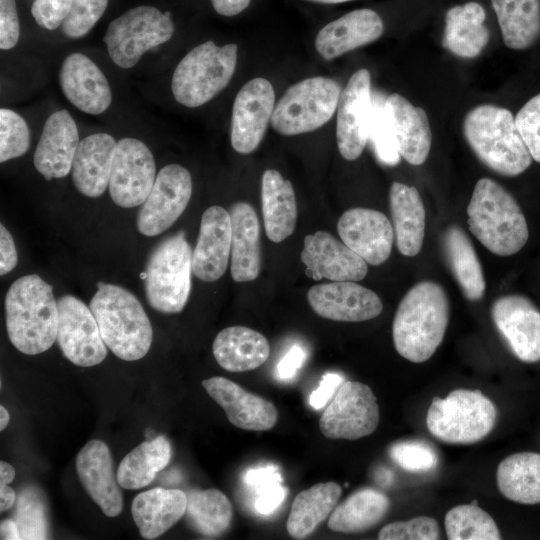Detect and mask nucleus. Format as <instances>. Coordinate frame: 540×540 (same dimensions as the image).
Wrapping results in <instances>:
<instances>
[{
    "label": "nucleus",
    "instance_id": "f257e3e1",
    "mask_svg": "<svg viewBox=\"0 0 540 540\" xmlns=\"http://www.w3.org/2000/svg\"><path fill=\"white\" fill-rule=\"evenodd\" d=\"M449 322V301L437 282L424 280L401 299L392 324V337L399 355L413 363L433 356L441 345Z\"/></svg>",
    "mask_w": 540,
    "mask_h": 540
},
{
    "label": "nucleus",
    "instance_id": "f03ea898",
    "mask_svg": "<svg viewBox=\"0 0 540 540\" xmlns=\"http://www.w3.org/2000/svg\"><path fill=\"white\" fill-rule=\"evenodd\" d=\"M5 317L12 345L27 355L48 350L57 338L58 305L52 286L39 275L15 280L5 297Z\"/></svg>",
    "mask_w": 540,
    "mask_h": 540
},
{
    "label": "nucleus",
    "instance_id": "7ed1b4c3",
    "mask_svg": "<svg viewBox=\"0 0 540 540\" xmlns=\"http://www.w3.org/2000/svg\"><path fill=\"white\" fill-rule=\"evenodd\" d=\"M464 137L477 158L497 174L515 177L529 168L531 154L506 108L481 104L467 112Z\"/></svg>",
    "mask_w": 540,
    "mask_h": 540
},
{
    "label": "nucleus",
    "instance_id": "20e7f679",
    "mask_svg": "<svg viewBox=\"0 0 540 540\" xmlns=\"http://www.w3.org/2000/svg\"><path fill=\"white\" fill-rule=\"evenodd\" d=\"M467 216L471 233L495 255H514L528 241V225L520 205L491 178L477 181L467 206Z\"/></svg>",
    "mask_w": 540,
    "mask_h": 540
},
{
    "label": "nucleus",
    "instance_id": "39448f33",
    "mask_svg": "<svg viewBox=\"0 0 540 540\" xmlns=\"http://www.w3.org/2000/svg\"><path fill=\"white\" fill-rule=\"evenodd\" d=\"M90 309L104 343L118 358L135 361L147 354L153 338L152 326L133 293L118 285L98 282Z\"/></svg>",
    "mask_w": 540,
    "mask_h": 540
},
{
    "label": "nucleus",
    "instance_id": "423d86ee",
    "mask_svg": "<svg viewBox=\"0 0 540 540\" xmlns=\"http://www.w3.org/2000/svg\"><path fill=\"white\" fill-rule=\"evenodd\" d=\"M235 43L222 47L213 41L190 50L176 66L171 89L175 100L196 108L214 98L230 82L237 64Z\"/></svg>",
    "mask_w": 540,
    "mask_h": 540
},
{
    "label": "nucleus",
    "instance_id": "0eeeda50",
    "mask_svg": "<svg viewBox=\"0 0 540 540\" xmlns=\"http://www.w3.org/2000/svg\"><path fill=\"white\" fill-rule=\"evenodd\" d=\"M497 409L479 390L456 389L447 397H434L426 424L438 440L449 444H472L494 428Z\"/></svg>",
    "mask_w": 540,
    "mask_h": 540
},
{
    "label": "nucleus",
    "instance_id": "6e6552de",
    "mask_svg": "<svg viewBox=\"0 0 540 540\" xmlns=\"http://www.w3.org/2000/svg\"><path fill=\"white\" fill-rule=\"evenodd\" d=\"M192 254L183 232L152 250L145 271V292L153 309L165 314L183 310L191 290Z\"/></svg>",
    "mask_w": 540,
    "mask_h": 540
},
{
    "label": "nucleus",
    "instance_id": "1a4fd4ad",
    "mask_svg": "<svg viewBox=\"0 0 540 540\" xmlns=\"http://www.w3.org/2000/svg\"><path fill=\"white\" fill-rule=\"evenodd\" d=\"M340 94V85L334 79L306 78L285 91L275 105L270 124L284 136L312 132L331 119Z\"/></svg>",
    "mask_w": 540,
    "mask_h": 540
},
{
    "label": "nucleus",
    "instance_id": "9d476101",
    "mask_svg": "<svg viewBox=\"0 0 540 540\" xmlns=\"http://www.w3.org/2000/svg\"><path fill=\"white\" fill-rule=\"evenodd\" d=\"M174 33L170 12L153 6L132 8L110 22L103 38L111 60L132 68L148 50L167 42Z\"/></svg>",
    "mask_w": 540,
    "mask_h": 540
},
{
    "label": "nucleus",
    "instance_id": "9b49d317",
    "mask_svg": "<svg viewBox=\"0 0 540 540\" xmlns=\"http://www.w3.org/2000/svg\"><path fill=\"white\" fill-rule=\"evenodd\" d=\"M379 420L372 389L361 382L344 381L325 408L319 429L329 439L357 440L372 434Z\"/></svg>",
    "mask_w": 540,
    "mask_h": 540
},
{
    "label": "nucleus",
    "instance_id": "f8f14e48",
    "mask_svg": "<svg viewBox=\"0 0 540 540\" xmlns=\"http://www.w3.org/2000/svg\"><path fill=\"white\" fill-rule=\"evenodd\" d=\"M192 195L189 171L179 164L164 166L156 175L154 185L137 216L138 231L145 236H157L184 212Z\"/></svg>",
    "mask_w": 540,
    "mask_h": 540
},
{
    "label": "nucleus",
    "instance_id": "ddd939ff",
    "mask_svg": "<svg viewBox=\"0 0 540 540\" xmlns=\"http://www.w3.org/2000/svg\"><path fill=\"white\" fill-rule=\"evenodd\" d=\"M57 305L56 341L64 356L80 367L100 364L106 358L107 349L90 307L72 295L60 297Z\"/></svg>",
    "mask_w": 540,
    "mask_h": 540
},
{
    "label": "nucleus",
    "instance_id": "4468645a",
    "mask_svg": "<svg viewBox=\"0 0 540 540\" xmlns=\"http://www.w3.org/2000/svg\"><path fill=\"white\" fill-rule=\"evenodd\" d=\"M155 179V160L146 144L136 138L119 140L109 180V192L114 203L123 208L142 205Z\"/></svg>",
    "mask_w": 540,
    "mask_h": 540
},
{
    "label": "nucleus",
    "instance_id": "2eb2a0df",
    "mask_svg": "<svg viewBox=\"0 0 540 540\" xmlns=\"http://www.w3.org/2000/svg\"><path fill=\"white\" fill-rule=\"evenodd\" d=\"M372 108L371 75L362 68L349 78L337 106L336 140L344 159L353 161L362 154L368 141Z\"/></svg>",
    "mask_w": 540,
    "mask_h": 540
},
{
    "label": "nucleus",
    "instance_id": "dca6fc26",
    "mask_svg": "<svg viewBox=\"0 0 540 540\" xmlns=\"http://www.w3.org/2000/svg\"><path fill=\"white\" fill-rule=\"evenodd\" d=\"M275 108V92L265 78L257 77L238 91L232 108L231 145L240 154H250L261 143Z\"/></svg>",
    "mask_w": 540,
    "mask_h": 540
},
{
    "label": "nucleus",
    "instance_id": "f3484780",
    "mask_svg": "<svg viewBox=\"0 0 540 540\" xmlns=\"http://www.w3.org/2000/svg\"><path fill=\"white\" fill-rule=\"evenodd\" d=\"M495 327L522 362L540 361V310L527 297L508 294L492 304Z\"/></svg>",
    "mask_w": 540,
    "mask_h": 540
},
{
    "label": "nucleus",
    "instance_id": "a211bd4d",
    "mask_svg": "<svg viewBox=\"0 0 540 540\" xmlns=\"http://www.w3.org/2000/svg\"><path fill=\"white\" fill-rule=\"evenodd\" d=\"M307 299L322 318L340 322H362L379 316L383 304L372 290L354 281H332L311 287Z\"/></svg>",
    "mask_w": 540,
    "mask_h": 540
},
{
    "label": "nucleus",
    "instance_id": "6ab92c4d",
    "mask_svg": "<svg viewBox=\"0 0 540 540\" xmlns=\"http://www.w3.org/2000/svg\"><path fill=\"white\" fill-rule=\"evenodd\" d=\"M305 273L314 280L360 281L368 266L358 254L329 232L316 231L304 238L300 254Z\"/></svg>",
    "mask_w": 540,
    "mask_h": 540
},
{
    "label": "nucleus",
    "instance_id": "aec40b11",
    "mask_svg": "<svg viewBox=\"0 0 540 540\" xmlns=\"http://www.w3.org/2000/svg\"><path fill=\"white\" fill-rule=\"evenodd\" d=\"M338 234L367 264L378 266L390 256L394 229L385 214L370 208H351L337 223Z\"/></svg>",
    "mask_w": 540,
    "mask_h": 540
},
{
    "label": "nucleus",
    "instance_id": "412c9836",
    "mask_svg": "<svg viewBox=\"0 0 540 540\" xmlns=\"http://www.w3.org/2000/svg\"><path fill=\"white\" fill-rule=\"evenodd\" d=\"M202 386L237 428L266 431L272 429L278 420V411L272 402L227 378L214 376L203 380Z\"/></svg>",
    "mask_w": 540,
    "mask_h": 540
},
{
    "label": "nucleus",
    "instance_id": "4be33fe9",
    "mask_svg": "<svg viewBox=\"0 0 540 540\" xmlns=\"http://www.w3.org/2000/svg\"><path fill=\"white\" fill-rule=\"evenodd\" d=\"M76 470L90 498L108 517L118 516L123 509V495L114 472L112 455L101 440L89 441L76 457Z\"/></svg>",
    "mask_w": 540,
    "mask_h": 540
},
{
    "label": "nucleus",
    "instance_id": "5701e85b",
    "mask_svg": "<svg viewBox=\"0 0 540 540\" xmlns=\"http://www.w3.org/2000/svg\"><path fill=\"white\" fill-rule=\"evenodd\" d=\"M230 213L211 206L202 214L200 231L192 254V272L202 281L213 282L223 276L231 255Z\"/></svg>",
    "mask_w": 540,
    "mask_h": 540
},
{
    "label": "nucleus",
    "instance_id": "b1692460",
    "mask_svg": "<svg viewBox=\"0 0 540 540\" xmlns=\"http://www.w3.org/2000/svg\"><path fill=\"white\" fill-rule=\"evenodd\" d=\"M59 83L67 100L85 113L101 114L111 104L112 93L106 76L82 53L75 52L65 58Z\"/></svg>",
    "mask_w": 540,
    "mask_h": 540
},
{
    "label": "nucleus",
    "instance_id": "393cba45",
    "mask_svg": "<svg viewBox=\"0 0 540 540\" xmlns=\"http://www.w3.org/2000/svg\"><path fill=\"white\" fill-rule=\"evenodd\" d=\"M77 125L70 113L63 109L46 120L34 152V166L46 179L62 178L72 169L79 144Z\"/></svg>",
    "mask_w": 540,
    "mask_h": 540
},
{
    "label": "nucleus",
    "instance_id": "a878e982",
    "mask_svg": "<svg viewBox=\"0 0 540 540\" xmlns=\"http://www.w3.org/2000/svg\"><path fill=\"white\" fill-rule=\"evenodd\" d=\"M384 32L381 17L372 9L353 10L325 25L316 35L315 48L325 60H332L374 42Z\"/></svg>",
    "mask_w": 540,
    "mask_h": 540
},
{
    "label": "nucleus",
    "instance_id": "bb28decb",
    "mask_svg": "<svg viewBox=\"0 0 540 540\" xmlns=\"http://www.w3.org/2000/svg\"><path fill=\"white\" fill-rule=\"evenodd\" d=\"M384 105L401 157L411 165L423 164L432 141L426 112L398 93L390 94Z\"/></svg>",
    "mask_w": 540,
    "mask_h": 540
},
{
    "label": "nucleus",
    "instance_id": "cd10ccee",
    "mask_svg": "<svg viewBox=\"0 0 540 540\" xmlns=\"http://www.w3.org/2000/svg\"><path fill=\"white\" fill-rule=\"evenodd\" d=\"M116 144L107 133H95L80 140L71 169L74 186L80 193L96 198L105 192Z\"/></svg>",
    "mask_w": 540,
    "mask_h": 540
},
{
    "label": "nucleus",
    "instance_id": "c85d7f7f",
    "mask_svg": "<svg viewBox=\"0 0 540 540\" xmlns=\"http://www.w3.org/2000/svg\"><path fill=\"white\" fill-rule=\"evenodd\" d=\"M231 276L236 282L255 280L260 272V226L254 208L236 202L230 208Z\"/></svg>",
    "mask_w": 540,
    "mask_h": 540
},
{
    "label": "nucleus",
    "instance_id": "c756f323",
    "mask_svg": "<svg viewBox=\"0 0 540 540\" xmlns=\"http://www.w3.org/2000/svg\"><path fill=\"white\" fill-rule=\"evenodd\" d=\"M187 494L179 489L154 488L138 494L131 505L133 520L145 539H155L184 515Z\"/></svg>",
    "mask_w": 540,
    "mask_h": 540
},
{
    "label": "nucleus",
    "instance_id": "7c9ffc66",
    "mask_svg": "<svg viewBox=\"0 0 540 540\" xmlns=\"http://www.w3.org/2000/svg\"><path fill=\"white\" fill-rule=\"evenodd\" d=\"M389 203L397 249L404 256H416L425 234V208L418 190L393 182Z\"/></svg>",
    "mask_w": 540,
    "mask_h": 540
},
{
    "label": "nucleus",
    "instance_id": "2f4dec72",
    "mask_svg": "<svg viewBox=\"0 0 540 540\" xmlns=\"http://www.w3.org/2000/svg\"><path fill=\"white\" fill-rule=\"evenodd\" d=\"M217 363L230 372H244L260 367L268 359L270 345L260 332L245 326L221 330L212 345Z\"/></svg>",
    "mask_w": 540,
    "mask_h": 540
},
{
    "label": "nucleus",
    "instance_id": "473e14b6",
    "mask_svg": "<svg viewBox=\"0 0 540 540\" xmlns=\"http://www.w3.org/2000/svg\"><path fill=\"white\" fill-rule=\"evenodd\" d=\"M261 203L267 237L282 242L294 232L298 213L294 188L277 170L268 169L262 175Z\"/></svg>",
    "mask_w": 540,
    "mask_h": 540
},
{
    "label": "nucleus",
    "instance_id": "72a5a7b5",
    "mask_svg": "<svg viewBox=\"0 0 540 540\" xmlns=\"http://www.w3.org/2000/svg\"><path fill=\"white\" fill-rule=\"evenodd\" d=\"M483 7L474 1L449 8L445 16L442 46L463 58L478 56L487 45L490 34L484 25Z\"/></svg>",
    "mask_w": 540,
    "mask_h": 540
},
{
    "label": "nucleus",
    "instance_id": "f704fd0d",
    "mask_svg": "<svg viewBox=\"0 0 540 540\" xmlns=\"http://www.w3.org/2000/svg\"><path fill=\"white\" fill-rule=\"evenodd\" d=\"M442 248L447 264L463 295L470 301L480 300L486 290L483 270L467 234L457 225L443 233Z\"/></svg>",
    "mask_w": 540,
    "mask_h": 540
},
{
    "label": "nucleus",
    "instance_id": "c9c22d12",
    "mask_svg": "<svg viewBox=\"0 0 540 540\" xmlns=\"http://www.w3.org/2000/svg\"><path fill=\"white\" fill-rule=\"evenodd\" d=\"M342 494L333 481L317 483L295 497L286 522L288 534L294 539L311 535L334 510Z\"/></svg>",
    "mask_w": 540,
    "mask_h": 540
},
{
    "label": "nucleus",
    "instance_id": "e433bc0d",
    "mask_svg": "<svg viewBox=\"0 0 540 540\" xmlns=\"http://www.w3.org/2000/svg\"><path fill=\"white\" fill-rule=\"evenodd\" d=\"M389 508L390 500L381 491L359 489L334 508L327 526L334 532L361 533L377 525Z\"/></svg>",
    "mask_w": 540,
    "mask_h": 540
},
{
    "label": "nucleus",
    "instance_id": "4c0bfd02",
    "mask_svg": "<svg viewBox=\"0 0 540 540\" xmlns=\"http://www.w3.org/2000/svg\"><path fill=\"white\" fill-rule=\"evenodd\" d=\"M500 493L520 504H540V454L519 452L504 458L496 471Z\"/></svg>",
    "mask_w": 540,
    "mask_h": 540
},
{
    "label": "nucleus",
    "instance_id": "58836bf2",
    "mask_svg": "<svg viewBox=\"0 0 540 540\" xmlns=\"http://www.w3.org/2000/svg\"><path fill=\"white\" fill-rule=\"evenodd\" d=\"M170 459L171 444L164 435L146 440L122 459L116 473L118 483L128 490L148 486Z\"/></svg>",
    "mask_w": 540,
    "mask_h": 540
},
{
    "label": "nucleus",
    "instance_id": "ea45409f",
    "mask_svg": "<svg viewBox=\"0 0 540 540\" xmlns=\"http://www.w3.org/2000/svg\"><path fill=\"white\" fill-rule=\"evenodd\" d=\"M508 48L523 50L540 36V0H491Z\"/></svg>",
    "mask_w": 540,
    "mask_h": 540
},
{
    "label": "nucleus",
    "instance_id": "a19ab883",
    "mask_svg": "<svg viewBox=\"0 0 540 540\" xmlns=\"http://www.w3.org/2000/svg\"><path fill=\"white\" fill-rule=\"evenodd\" d=\"M185 517L199 534L220 536L230 527L232 505L227 496L217 489L192 490L187 493Z\"/></svg>",
    "mask_w": 540,
    "mask_h": 540
},
{
    "label": "nucleus",
    "instance_id": "79ce46f5",
    "mask_svg": "<svg viewBox=\"0 0 540 540\" xmlns=\"http://www.w3.org/2000/svg\"><path fill=\"white\" fill-rule=\"evenodd\" d=\"M445 530L450 540L501 539L494 519L473 503L450 509L445 515Z\"/></svg>",
    "mask_w": 540,
    "mask_h": 540
},
{
    "label": "nucleus",
    "instance_id": "37998d69",
    "mask_svg": "<svg viewBox=\"0 0 540 540\" xmlns=\"http://www.w3.org/2000/svg\"><path fill=\"white\" fill-rule=\"evenodd\" d=\"M20 539H47L48 518L44 496L32 486L25 487L17 495L14 514Z\"/></svg>",
    "mask_w": 540,
    "mask_h": 540
},
{
    "label": "nucleus",
    "instance_id": "c03bdc74",
    "mask_svg": "<svg viewBox=\"0 0 540 540\" xmlns=\"http://www.w3.org/2000/svg\"><path fill=\"white\" fill-rule=\"evenodd\" d=\"M384 104L385 99L383 100L382 96H373L368 141L379 162L395 166L400 162L401 155Z\"/></svg>",
    "mask_w": 540,
    "mask_h": 540
},
{
    "label": "nucleus",
    "instance_id": "a18cd8bd",
    "mask_svg": "<svg viewBox=\"0 0 540 540\" xmlns=\"http://www.w3.org/2000/svg\"><path fill=\"white\" fill-rule=\"evenodd\" d=\"M29 128L22 116L7 108L0 109V162L24 155L29 149Z\"/></svg>",
    "mask_w": 540,
    "mask_h": 540
},
{
    "label": "nucleus",
    "instance_id": "49530a36",
    "mask_svg": "<svg viewBox=\"0 0 540 540\" xmlns=\"http://www.w3.org/2000/svg\"><path fill=\"white\" fill-rule=\"evenodd\" d=\"M389 453L398 466L412 473L429 471L438 462L434 449L418 440L397 442L390 447Z\"/></svg>",
    "mask_w": 540,
    "mask_h": 540
},
{
    "label": "nucleus",
    "instance_id": "de8ad7c7",
    "mask_svg": "<svg viewBox=\"0 0 540 540\" xmlns=\"http://www.w3.org/2000/svg\"><path fill=\"white\" fill-rule=\"evenodd\" d=\"M108 0H72L71 9L63 21V34L71 39L85 36L101 18Z\"/></svg>",
    "mask_w": 540,
    "mask_h": 540
},
{
    "label": "nucleus",
    "instance_id": "09e8293b",
    "mask_svg": "<svg viewBox=\"0 0 540 540\" xmlns=\"http://www.w3.org/2000/svg\"><path fill=\"white\" fill-rule=\"evenodd\" d=\"M439 538L440 527L437 520L427 516L389 523L378 533L380 540H436Z\"/></svg>",
    "mask_w": 540,
    "mask_h": 540
},
{
    "label": "nucleus",
    "instance_id": "8fccbe9b",
    "mask_svg": "<svg viewBox=\"0 0 540 540\" xmlns=\"http://www.w3.org/2000/svg\"><path fill=\"white\" fill-rule=\"evenodd\" d=\"M515 123L532 159L540 163V93L523 105Z\"/></svg>",
    "mask_w": 540,
    "mask_h": 540
},
{
    "label": "nucleus",
    "instance_id": "3c124183",
    "mask_svg": "<svg viewBox=\"0 0 540 540\" xmlns=\"http://www.w3.org/2000/svg\"><path fill=\"white\" fill-rule=\"evenodd\" d=\"M71 6L72 0H34L31 13L40 27L55 30L62 25Z\"/></svg>",
    "mask_w": 540,
    "mask_h": 540
},
{
    "label": "nucleus",
    "instance_id": "603ef678",
    "mask_svg": "<svg viewBox=\"0 0 540 540\" xmlns=\"http://www.w3.org/2000/svg\"><path fill=\"white\" fill-rule=\"evenodd\" d=\"M20 26L15 0H0V48L9 50L19 40Z\"/></svg>",
    "mask_w": 540,
    "mask_h": 540
},
{
    "label": "nucleus",
    "instance_id": "864d4df0",
    "mask_svg": "<svg viewBox=\"0 0 540 540\" xmlns=\"http://www.w3.org/2000/svg\"><path fill=\"white\" fill-rule=\"evenodd\" d=\"M258 497L254 507L260 514H270L274 512L286 497V489L280 482L268 484L256 490Z\"/></svg>",
    "mask_w": 540,
    "mask_h": 540
},
{
    "label": "nucleus",
    "instance_id": "5fc2aeb1",
    "mask_svg": "<svg viewBox=\"0 0 540 540\" xmlns=\"http://www.w3.org/2000/svg\"><path fill=\"white\" fill-rule=\"evenodd\" d=\"M344 382V377L337 373H327L310 397L309 404L314 409H321Z\"/></svg>",
    "mask_w": 540,
    "mask_h": 540
},
{
    "label": "nucleus",
    "instance_id": "6e6d98bb",
    "mask_svg": "<svg viewBox=\"0 0 540 540\" xmlns=\"http://www.w3.org/2000/svg\"><path fill=\"white\" fill-rule=\"evenodd\" d=\"M0 253V274L3 276L12 271L18 262L13 238L3 224L0 225Z\"/></svg>",
    "mask_w": 540,
    "mask_h": 540
},
{
    "label": "nucleus",
    "instance_id": "4d7b16f0",
    "mask_svg": "<svg viewBox=\"0 0 540 540\" xmlns=\"http://www.w3.org/2000/svg\"><path fill=\"white\" fill-rule=\"evenodd\" d=\"M306 359L305 351L298 345L292 346L277 365V374L281 379L295 375Z\"/></svg>",
    "mask_w": 540,
    "mask_h": 540
},
{
    "label": "nucleus",
    "instance_id": "13d9d810",
    "mask_svg": "<svg viewBox=\"0 0 540 540\" xmlns=\"http://www.w3.org/2000/svg\"><path fill=\"white\" fill-rule=\"evenodd\" d=\"M281 476L276 468L274 467H265L258 469H251L245 475V482L252 486L255 490L272 484L275 482H281Z\"/></svg>",
    "mask_w": 540,
    "mask_h": 540
},
{
    "label": "nucleus",
    "instance_id": "bf43d9fd",
    "mask_svg": "<svg viewBox=\"0 0 540 540\" xmlns=\"http://www.w3.org/2000/svg\"><path fill=\"white\" fill-rule=\"evenodd\" d=\"M251 0H211L214 10L226 17L235 16L245 10Z\"/></svg>",
    "mask_w": 540,
    "mask_h": 540
},
{
    "label": "nucleus",
    "instance_id": "052dcab7",
    "mask_svg": "<svg viewBox=\"0 0 540 540\" xmlns=\"http://www.w3.org/2000/svg\"><path fill=\"white\" fill-rule=\"evenodd\" d=\"M17 495L8 484L0 483V511L9 510L16 503Z\"/></svg>",
    "mask_w": 540,
    "mask_h": 540
},
{
    "label": "nucleus",
    "instance_id": "680f3d73",
    "mask_svg": "<svg viewBox=\"0 0 540 540\" xmlns=\"http://www.w3.org/2000/svg\"><path fill=\"white\" fill-rule=\"evenodd\" d=\"M0 532L2 540H19L20 533L18 526L14 519H7L1 521Z\"/></svg>",
    "mask_w": 540,
    "mask_h": 540
},
{
    "label": "nucleus",
    "instance_id": "e2e57ef3",
    "mask_svg": "<svg viewBox=\"0 0 540 540\" xmlns=\"http://www.w3.org/2000/svg\"><path fill=\"white\" fill-rule=\"evenodd\" d=\"M15 477V469L14 467L5 462H0V483L9 484L13 481Z\"/></svg>",
    "mask_w": 540,
    "mask_h": 540
},
{
    "label": "nucleus",
    "instance_id": "0e129e2a",
    "mask_svg": "<svg viewBox=\"0 0 540 540\" xmlns=\"http://www.w3.org/2000/svg\"><path fill=\"white\" fill-rule=\"evenodd\" d=\"M10 420V415L4 406H0V430L3 431Z\"/></svg>",
    "mask_w": 540,
    "mask_h": 540
},
{
    "label": "nucleus",
    "instance_id": "69168bd1",
    "mask_svg": "<svg viewBox=\"0 0 540 540\" xmlns=\"http://www.w3.org/2000/svg\"><path fill=\"white\" fill-rule=\"evenodd\" d=\"M307 1L323 3V4H337V3H343V2H348L352 0H307Z\"/></svg>",
    "mask_w": 540,
    "mask_h": 540
}]
</instances>
